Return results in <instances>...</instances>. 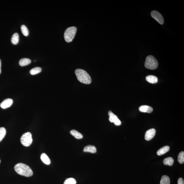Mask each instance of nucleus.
Returning <instances> with one entry per match:
<instances>
[{
    "instance_id": "nucleus-1",
    "label": "nucleus",
    "mask_w": 184,
    "mask_h": 184,
    "mask_svg": "<svg viewBox=\"0 0 184 184\" xmlns=\"http://www.w3.org/2000/svg\"><path fill=\"white\" fill-rule=\"evenodd\" d=\"M14 170L20 175L29 177L33 175V172L27 165L22 163H18L15 166Z\"/></svg>"
},
{
    "instance_id": "nucleus-2",
    "label": "nucleus",
    "mask_w": 184,
    "mask_h": 184,
    "mask_svg": "<svg viewBox=\"0 0 184 184\" xmlns=\"http://www.w3.org/2000/svg\"><path fill=\"white\" fill-rule=\"evenodd\" d=\"M75 74L78 81L82 83L85 84L91 83V77L85 70L81 69H77L75 71Z\"/></svg>"
},
{
    "instance_id": "nucleus-3",
    "label": "nucleus",
    "mask_w": 184,
    "mask_h": 184,
    "mask_svg": "<svg viewBox=\"0 0 184 184\" xmlns=\"http://www.w3.org/2000/svg\"><path fill=\"white\" fill-rule=\"evenodd\" d=\"M158 62L155 58L151 55H149L146 57L144 66L146 68L150 70H155L157 68Z\"/></svg>"
},
{
    "instance_id": "nucleus-4",
    "label": "nucleus",
    "mask_w": 184,
    "mask_h": 184,
    "mask_svg": "<svg viewBox=\"0 0 184 184\" xmlns=\"http://www.w3.org/2000/svg\"><path fill=\"white\" fill-rule=\"evenodd\" d=\"M77 28L74 26H72L67 28L65 30L64 33L65 40L67 42H72L76 34Z\"/></svg>"
},
{
    "instance_id": "nucleus-5",
    "label": "nucleus",
    "mask_w": 184,
    "mask_h": 184,
    "mask_svg": "<svg viewBox=\"0 0 184 184\" xmlns=\"http://www.w3.org/2000/svg\"><path fill=\"white\" fill-rule=\"evenodd\" d=\"M33 139L31 133L27 132L22 135L20 138L21 144L25 147H29L32 143Z\"/></svg>"
},
{
    "instance_id": "nucleus-6",
    "label": "nucleus",
    "mask_w": 184,
    "mask_h": 184,
    "mask_svg": "<svg viewBox=\"0 0 184 184\" xmlns=\"http://www.w3.org/2000/svg\"><path fill=\"white\" fill-rule=\"evenodd\" d=\"M108 115L110 117L109 120L110 123H114V125L119 126L121 125V122L118 118L117 116L114 114L110 110L108 112Z\"/></svg>"
},
{
    "instance_id": "nucleus-7",
    "label": "nucleus",
    "mask_w": 184,
    "mask_h": 184,
    "mask_svg": "<svg viewBox=\"0 0 184 184\" xmlns=\"http://www.w3.org/2000/svg\"><path fill=\"white\" fill-rule=\"evenodd\" d=\"M151 16L154 19L160 24L164 23V19L162 15L156 11H152L151 13Z\"/></svg>"
},
{
    "instance_id": "nucleus-8",
    "label": "nucleus",
    "mask_w": 184,
    "mask_h": 184,
    "mask_svg": "<svg viewBox=\"0 0 184 184\" xmlns=\"http://www.w3.org/2000/svg\"><path fill=\"white\" fill-rule=\"evenodd\" d=\"M156 130L155 129H149L146 132L144 138L146 140L149 141L153 139L155 136Z\"/></svg>"
},
{
    "instance_id": "nucleus-9",
    "label": "nucleus",
    "mask_w": 184,
    "mask_h": 184,
    "mask_svg": "<svg viewBox=\"0 0 184 184\" xmlns=\"http://www.w3.org/2000/svg\"><path fill=\"white\" fill-rule=\"evenodd\" d=\"M13 103L12 99L7 98L4 100L0 104L1 108L3 109H6L11 106Z\"/></svg>"
},
{
    "instance_id": "nucleus-10",
    "label": "nucleus",
    "mask_w": 184,
    "mask_h": 184,
    "mask_svg": "<svg viewBox=\"0 0 184 184\" xmlns=\"http://www.w3.org/2000/svg\"><path fill=\"white\" fill-rule=\"evenodd\" d=\"M140 112L147 113H151L153 112V109L152 107L148 106H142L139 108Z\"/></svg>"
},
{
    "instance_id": "nucleus-11",
    "label": "nucleus",
    "mask_w": 184,
    "mask_h": 184,
    "mask_svg": "<svg viewBox=\"0 0 184 184\" xmlns=\"http://www.w3.org/2000/svg\"><path fill=\"white\" fill-rule=\"evenodd\" d=\"M84 152H89L92 153H96L97 149L95 146L93 145H89L86 146L83 149Z\"/></svg>"
},
{
    "instance_id": "nucleus-12",
    "label": "nucleus",
    "mask_w": 184,
    "mask_h": 184,
    "mask_svg": "<svg viewBox=\"0 0 184 184\" xmlns=\"http://www.w3.org/2000/svg\"><path fill=\"white\" fill-rule=\"evenodd\" d=\"M146 80L147 81L151 84H155L158 82V78L156 76L153 75H149L146 77Z\"/></svg>"
},
{
    "instance_id": "nucleus-13",
    "label": "nucleus",
    "mask_w": 184,
    "mask_h": 184,
    "mask_svg": "<svg viewBox=\"0 0 184 184\" xmlns=\"http://www.w3.org/2000/svg\"><path fill=\"white\" fill-rule=\"evenodd\" d=\"M170 148L168 146H165L159 149L157 152V155L160 156L164 154L169 151Z\"/></svg>"
},
{
    "instance_id": "nucleus-14",
    "label": "nucleus",
    "mask_w": 184,
    "mask_h": 184,
    "mask_svg": "<svg viewBox=\"0 0 184 184\" xmlns=\"http://www.w3.org/2000/svg\"><path fill=\"white\" fill-rule=\"evenodd\" d=\"M41 160L44 164L46 165H49L50 163V160L48 156L46 153H43L41 155Z\"/></svg>"
},
{
    "instance_id": "nucleus-15",
    "label": "nucleus",
    "mask_w": 184,
    "mask_h": 184,
    "mask_svg": "<svg viewBox=\"0 0 184 184\" xmlns=\"http://www.w3.org/2000/svg\"><path fill=\"white\" fill-rule=\"evenodd\" d=\"M70 134L77 139H80L83 138V136L81 133L75 129H72L70 132Z\"/></svg>"
},
{
    "instance_id": "nucleus-16",
    "label": "nucleus",
    "mask_w": 184,
    "mask_h": 184,
    "mask_svg": "<svg viewBox=\"0 0 184 184\" xmlns=\"http://www.w3.org/2000/svg\"><path fill=\"white\" fill-rule=\"evenodd\" d=\"M31 63V59H27V58H23V59L20 60L19 63L20 66L23 67L29 65Z\"/></svg>"
},
{
    "instance_id": "nucleus-17",
    "label": "nucleus",
    "mask_w": 184,
    "mask_h": 184,
    "mask_svg": "<svg viewBox=\"0 0 184 184\" xmlns=\"http://www.w3.org/2000/svg\"><path fill=\"white\" fill-rule=\"evenodd\" d=\"M163 162L165 165L172 166L174 164V159L172 157H167L164 159Z\"/></svg>"
},
{
    "instance_id": "nucleus-18",
    "label": "nucleus",
    "mask_w": 184,
    "mask_h": 184,
    "mask_svg": "<svg viewBox=\"0 0 184 184\" xmlns=\"http://www.w3.org/2000/svg\"><path fill=\"white\" fill-rule=\"evenodd\" d=\"M19 35L17 33H15L12 35L11 38V42L14 45H16L18 42Z\"/></svg>"
},
{
    "instance_id": "nucleus-19",
    "label": "nucleus",
    "mask_w": 184,
    "mask_h": 184,
    "mask_svg": "<svg viewBox=\"0 0 184 184\" xmlns=\"http://www.w3.org/2000/svg\"><path fill=\"white\" fill-rule=\"evenodd\" d=\"M160 184H170V180L169 177L166 175L163 176L161 178Z\"/></svg>"
},
{
    "instance_id": "nucleus-20",
    "label": "nucleus",
    "mask_w": 184,
    "mask_h": 184,
    "mask_svg": "<svg viewBox=\"0 0 184 184\" xmlns=\"http://www.w3.org/2000/svg\"><path fill=\"white\" fill-rule=\"evenodd\" d=\"M42 71V69L40 67H36L31 69L30 71V73L32 75H35L40 73Z\"/></svg>"
},
{
    "instance_id": "nucleus-21",
    "label": "nucleus",
    "mask_w": 184,
    "mask_h": 184,
    "mask_svg": "<svg viewBox=\"0 0 184 184\" xmlns=\"http://www.w3.org/2000/svg\"><path fill=\"white\" fill-rule=\"evenodd\" d=\"M6 129L4 127H0V142L1 141L6 134Z\"/></svg>"
},
{
    "instance_id": "nucleus-22",
    "label": "nucleus",
    "mask_w": 184,
    "mask_h": 184,
    "mask_svg": "<svg viewBox=\"0 0 184 184\" xmlns=\"http://www.w3.org/2000/svg\"><path fill=\"white\" fill-rule=\"evenodd\" d=\"M178 161L180 164H183L184 162V152H181L178 155Z\"/></svg>"
},
{
    "instance_id": "nucleus-23",
    "label": "nucleus",
    "mask_w": 184,
    "mask_h": 184,
    "mask_svg": "<svg viewBox=\"0 0 184 184\" xmlns=\"http://www.w3.org/2000/svg\"><path fill=\"white\" fill-rule=\"evenodd\" d=\"M22 32L25 36H27L29 35V31L25 25H22L21 26Z\"/></svg>"
},
{
    "instance_id": "nucleus-24",
    "label": "nucleus",
    "mask_w": 184,
    "mask_h": 184,
    "mask_svg": "<svg viewBox=\"0 0 184 184\" xmlns=\"http://www.w3.org/2000/svg\"><path fill=\"white\" fill-rule=\"evenodd\" d=\"M76 180L74 178H70L67 179L64 182V184H76Z\"/></svg>"
},
{
    "instance_id": "nucleus-25",
    "label": "nucleus",
    "mask_w": 184,
    "mask_h": 184,
    "mask_svg": "<svg viewBox=\"0 0 184 184\" xmlns=\"http://www.w3.org/2000/svg\"><path fill=\"white\" fill-rule=\"evenodd\" d=\"M178 184H184V181L183 178H180L178 179Z\"/></svg>"
},
{
    "instance_id": "nucleus-26",
    "label": "nucleus",
    "mask_w": 184,
    "mask_h": 184,
    "mask_svg": "<svg viewBox=\"0 0 184 184\" xmlns=\"http://www.w3.org/2000/svg\"><path fill=\"white\" fill-rule=\"evenodd\" d=\"M1 60L0 59V74H1Z\"/></svg>"
},
{
    "instance_id": "nucleus-27",
    "label": "nucleus",
    "mask_w": 184,
    "mask_h": 184,
    "mask_svg": "<svg viewBox=\"0 0 184 184\" xmlns=\"http://www.w3.org/2000/svg\"><path fill=\"white\" fill-rule=\"evenodd\" d=\"M0 163H1V160H0Z\"/></svg>"
}]
</instances>
